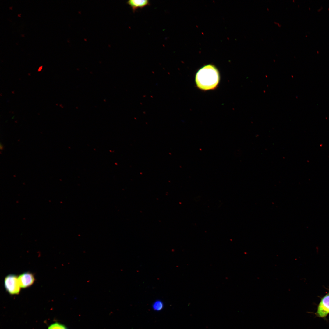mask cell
Segmentation results:
<instances>
[{"label": "cell", "instance_id": "cell-6", "mask_svg": "<svg viewBox=\"0 0 329 329\" xmlns=\"http://www.w3.org/2000/svg\"><path fill=\"white\" fill-rule=\"evenodd\" d=\"M164 307V304L160 300H157L154 302L152 305V308L155 311H158L162 310Z\"/></svg>", "mask_w": 329, "mask_h": 329}, {"label": "cell", "instance_id": "cell-7", "mask_svg": "<svg viewBox=\"0 0 329 329\" xmlns=\"http://www.w3.org/2000/svg\"><path fill=\"white\" fill-rule=\"evenodd\" d=\"M48 329H67L64 325L58 323H55L50 325Z\"/></svg>", "mask_w": 329, "mask_h": 329}, {"label": "cell", "instance_id": "cell-1", "mask_svg": "<svg viewBox=\"0 0 329 329\" xmlns=\"http://www.w3.org/2000/svg\"><path fill=\"white\" fill-rule=\"evenodd\" d=\"M219 73L214 65L209 64L204 66L197 72L195 81L197 87L203 90L214 89L219 81Z\"/></svg>", "mask_w": 329, "mask_h": 329}, {"label": "cell", "instance_id": "cell-3", "mask_svg": "<svg viewBox=\"0 0 329 329\" xmlns=\"http://www.w3.org/2000/svg\"><path fill=\"white\" fill-rule=\"evenodd\" d=\"M329 314V291L323 297L317 307L316 315L319 317L324 318Z\"/></svg>", "mask_w": 329, "mask_h": 329}, {"label": "cell", "instance_id": "cell-2", "mask_svg": "<svg viewBox=\"0 0 329 329\" xmlns=\"http://www.w3.org/2000/svg\"><path fill=\"white\" fill-rule=\"evenodd\" d=\"M4 284L5 288L10 294L17 295L19 293L21 287L18 277L13 274L8 275L5 278Z\"/></svg>", "mask_w": 329, "mask_h": 329}, {"label": "cell", "instance_id": "cell-4", "mask_svg": "<svg viewBox=\"0 0 329 329\" xmlns=\"http://www.w3.org/2000/svg\"><path fill=\"white\" fill-rule=\"evenodd\" d=\"M19 283L21 288H25L31 286L34 283L35 279L34 274L31 273H24L18 277Z\"/></svg>", "mask_w": 329, "mask_h": 329}, {"label": "cell", "instance_id": "cell-5", "mask_svg": "<svg viewBox=\"0 0 329 329\" xmlns=\"http://www.w3.org/2000/svg\"><path fill=\"white\" fill-rule=\"evenodd\" d=\"M127 3L131 8L133 12L138 8H142L150 5L148 0H130L127 2Z\"/></svg>", "mask_w": 329, "mask_h": 329}, {"label": "cell", "instance_id": "cell-8", "mask_svg": "<svg viewBox=\"0 0 329 329\" xmlns=\"http://www.w3.org/2000/svg\"><path fill=\"white\" fill-rule=\"evenodd\" d=\"M42 68V66H40L39 67L38 69V71H40L41 70Z\"/></svg>", "mask_w": 329, "mask_h": 329}]
</instances>
